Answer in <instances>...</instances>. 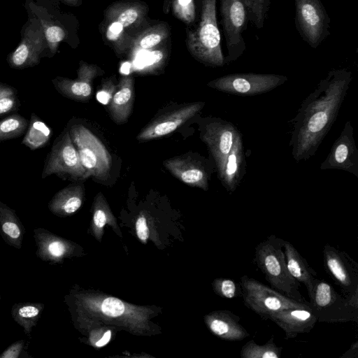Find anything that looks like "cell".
<instances>
[{
  "label": "cell",
  "mask_w": 358,
  "mask_h": 358,
  "mask_svg": "<svg viewBox=\"0 0 358 358\" xmlns=\"http://www.w3.org/2000/svg\"><path fill=\"white\" fill-rule=\"evenodd\" d=\"M44 308L45 304L41 302H18L13 305L10 314L24 334L29 335L36 326Z\"/></svg>",
  "instance_id": "484cf974"
},
{
  "label": "cell",
  "mask_w": 358,
  "mask_h": 358,
  "mask_svg": "<svg viewBox=\"0 0 358 358\" xmlns=\"http://www.w3.org/2000/svg\"><path fill=\"white\" fill-rule=\"evenodd\" d=\"M25 228L14 209L0 201V235L8 245L22 247Z\"/></svg>",
  "instance_id": "cb8c5ba5"
},
{
  "label": "cell",
  "mask_w": 358,
  "mask_h": 358,
  "mask_svg": "<svg viewBox=\"0 0 358 358\" xmlns=\"http://www.w3.org/2000/svg\"><path fill=\"white\" fill-rule=\"evenodd\" d=\"M52 175L63 179L78 181L86 179L78 151L71 138L68 127L54 141L45 159L42 178Z\"/></svg>",
  "instance_id": "ba28073f"
},
{
  "label": "cell",
  "mask_w": 358,
  "mask_h": 358,
  "mask_svg": "<svg viewBox=\"0 0 358 358\" xmlns=\"http://www.w3.org/2000/svg\"><path fill=\"white\" fill-rule=\"evenodd\" d=\"M136 234L138 238L145 241L149 237V229L147 225L146 218L144 216L139 217L136 222Z\"/></svg>",
  "instance_id": "ab89813d"
},
{
  "label": "cell",
  "mask_w": 358,
  "mask_h": 358,
  "mask_svg": "<svg viewBox=\"0 0 358 358\" xmlns=\"http://www.w3.org/2000/svg\"><path fill=\"white\" fill-rule=\"evenodd\" d=\"M283 75L272 73H231L210 81L208 87L222 92L254 96L268 92L287 82Z\"/></svg>",
  "instance_id": "30bf717a"
},
{
  "label": "cell",
  "mask_w": 358,
  "mask_h": 358,
  "mask_svg": "<svg viewBox=\"0 0 358 358\" xmlns=\"http://www.w3.org/2000/svg\"><path fill=\"white\" fill-rule=\"evenodd\" d=\"M201 138L213 157L222 185L233 193L246 173L242 134L231 122L210 117L203 120Z\"/></svg>",
  "instance_id": "7a4b0ae2"
},
{
  "label": "cell",
  "mask_w": 358,
  "mask_h": 358,
  "mask_svg": "<svg viewBox=\"0 0 358 358\" xmlns=\"http://www.w3.org/2000/svg\"><path fill=\"white\" fill-rule=\"evenodd\" d=\"M83 186L71 184L58 191L50 200L48 209L57 216H66L76 213L83 203Z\"/></svg>",
  "instance_id": "603a6c76"
},
{
  "label": "cell",
  "mask_w": 358,
  "mask_h": 358,
  "mask_svg": "<svg viewBox=\"0 0 358 358\" xmlns=\"http://www.w3.org/2000/svg\"><path fill=\"white\" fill-rule=\"evenodd\" d=\"M309 306L320 322L338 323L358 321V304L341 295L324 280L315 278Z\"/></svg>",
  "instance_id": "5b68a950"
},
{
  "label": "cell",
  "mask_w": 358,
  "mask_h": 358,
  "mask_svg": "<svg viewBox=\"0 0 358 358\" xmlns=\"http://www.w3.org/2000/svg\"><path fill=\"white\" fill-rule=\"evenodd\" d=\"M20 106L17 90L0 82V116L18 110Z\"/></svg>",
  "instance_id": "1f68e13d"
},
{
  "label": "cell",
  "mask_w": 358,
  "mask_h": 358,
  "mask_svg": "<svg viewBox=\"0 0 358 358\" xmlns=\"http://www.w3.org/2000/svg\"><path fill=\"white\" fill-rule=\"evenodd\" d=\"M24 340H19L10 345L1 355L0 358H28Z\"/></svg>",
  "instance_id": "8d00e7d4"
},
{
  "label": "cell",
  "mask_w": 358,
  "mask_h": 358,
  "mask_svg": "<svg viewBox=\"0 0 358 358\" xmlns=\"http://www.w3.org/2000/svg\"><path fill=\"white\" fill-rule=\"evenodd\" d=\"M282 348L278 347L271 336L264 345L257 344L253 339L244 344L241 350V358H280Z\"/></svg>",
  "instance_id": "83f0119b"
},
{
  "label": "cell",
  "mask_w": 358,
  "mask_h": 358,
  "mask_svg": "<svg viewBox=\"0 0 358 358\" xmlns=\"http://www.w3.org/2000/svg\"><path fill=\"white\" fill-rule=\"evenodd\" d=\"M117 88L110 79L103 80L101 88L97 92L96 99L103 104H108Z\"/></svg>",
  "instance_id": "f35d334b"
},
{
  "label": "cell",
  "mask_w": 358,
  "mask_h": 358,
  "mask_svg": "<svg viewBox=\"0 0 358 358\" xmlns=\"http://www.w3.org/2000/svg\"><path fill=\"white\" fill-rule=\"evenodd\" d=\"M52 135V129L32 113L22 144L31 150L41 149L49 144Z\"/></svg>",
  "instance_id": "4316f807"
},
{
  "label": "cell",
  "mask_w": 358,
  "mask_h": 358,
  "mask_svg": "<svg viewBox=\"0 0 358 358\" xmlns=\"http://www.w3.org/2000/svg\"><path fill=\"white\" fill-rule=\"evenodd\" d=\"M111 337V332L110 330H108L105 332V334L103 335V336L96 343V347H103L105 345H106L108 341H110Z\"/></svg>",
  "instance_id": "7bdbcfd3"
},
{
  "label": "cell",
  "mask_w": 358,
  "mask_h": 358,
  "mask_svg": "<svg viewBox=\"0 0 358 358\" xmlns=\"http://www.w3.org/2000/svg\"><path fill=\"white\" fill-rule=\"evenodd\" d=\"M164 24H157L142 32L134 41L136 49L148 50L160 44L168 36Z\"/></svg>",
  "instance_id": "f546056e"
},
{
  "label": "cell",
  "mask_w": 358,
  "mask_h": 358,
  "mask_svg": "<svg viewBox=\"0 0 358 358\" xmlns=\"http://www.w3.org/2000/svg\"><path fill=\"white\" fill-rule=\"evenodd\" d=\"M0 303H1V294H0Z\"/></svg>",
  "instance_id": "ee69618b"
},
{
  "label": "cell",
  "mask_w": 358,
  "mask_h": 358,
  "mask_svg": "<svg viewBox=\"0 0 358 358\" xmlns=\"http://www.w3.org/2000/svg\"><path fill=\"white\" fill-rule=\"evenodd\" d=\"M216 17V0H203L199 23L187 34V47L199 62L211 67L225 65Z\"/></svg>",
  "instance_id": "277c9868"
},
{
  "label": "cell",
  "mask_w": 358,
  "mask_h": 358,
  "mask_svg": "<svg viewBox=\"0 0 358 358\" xmlns=\"http://www.w3.org/2000/svg\"><path fill=\"white\" fill-rule=\"evenodd\" d=\"M67 127L85 171L86 178L106 179L111 169L112 159L103 143L83 124H71Z\"/></svg>",
  "instance_id": "8992f818"
},
{
  "label": "cell",
  "mask_w": 358,
  "mask_h": 358,
  "mask_svg": "<svg viewBox=\"0 0 358 358\" xmlns=\"http://www.w3.org/2000/svg\"><path fill=\"white\" fill-rule=\"evenodd\" d=\"M221 24L226 40L225 64L236 61L246 49L242 36L247 29L248 14L242 0H220Z\"/></svg>",
  "instance_id": "8fae6325"
},
{
  "label": "cell",
  "mask_w": 358,
  "mask_h": 358,
  "mask_svg": "<svg viewBox=\"0 0 358 358\" xmlns=\"http://www.w3.org/2000/svg\"><path fill=\"white\" fill-rule=\"evenodd\" d=\"M248 14V20L256 28L262 29L271 5V0H242Z\"/></svg>",
  "instance_id": "4dcf8cb0"
},
{
  "label": "cell",
  "mask_w": 358,
  "mask_h": 358,
  "mask_svg": "<svg viewBox=\"0 0 358 358\" xmlns=\"http://www.w3.org/2000/svg\"><path fill=\"white\" fill-rule=\"evenodd\" d=\"M106 33L107 38L115 45L120 44L126 38L125 29L115 21H108Z\"/></svg>",
  "instance_id": "74e56055"
},
{
  "label": "cell",
  "mask_w": 358,
  "mask_h": 358,
  "mask_svg": "<svg viewBox=\"0 0 358 358\" xmlns=\"http://www.w3.org/2000/svg\"><path fill=\"white\" fill-rule=\"evenodd\" d=\"M34 238L37 248L36 256L44 262L59 263L71 252V244L46 229L35 228Z\"/></svg>",
  "instance_id": "d6986e66"
},
{
  "label": "cell",
  "mask_w": 358,
  "mask_h": 358,
  "mask_svg": "<svg viewBox=\"0 0 358 358\" xmlns=\"http://www.w3.org/2000/svg\"><path fill=\"white\" fill-rule=\"evenodd\" d=\"M145 13V6L139 3H116L107 9L106 17L107 21L117 22L124 29H129L138 26Z\"/></svg>",
  "instance_id": "d4e9b609"
},
{
  "label": "cell",
  "mask_w": 358,
  "mask_h": 358,
  "mask_svg": "<svg viewBox=\"0 0 358 358\" xmlns=\"http://www.w3.org/2000/svg\"><path fill=\"white\" fill-rule=\"evenodd\" d=\"M101 71L100 68L94 64L80 62L76 79L57 76L52 80V83L63 96L76 101L87 102L92 96L93 80Z\"/></svg>",
  "instance_id": "e0dca14e"
},
{
  "label": "cell",
  "mask_w": 358,
  "mask_h": 358,
  "mask_svg": "<svg viewBox=\"0 0 358 358\" xmlns=\"http://www.w3.org/2000/svg\"><path fill=\"white\" fill-rule=\"evenodd\" d=\"M268 320L276 324L285 332V338L290 339L300 334L308 333L317 322L310 308H293L271 314Z\"/></svg>",
  "instance_id": "ac0fdd59"
},
{
  "label": "cell",
  "mask_w": 358,
  "mask_h": 358,
  "mask_svg": "<svg viewBox=\"0 0 358 358\" xmlns=\"http://www.w3.org/2000/svg\"><path fill=\"white\" fill-rule=\"evenodd\" d=\"M239 285L244 305L262 320H266L271 314L285 309L310 308L308 305L291 299L246 275L241 278Z\"/></svg>",
  "instance_id": "52a82bcc"
},
{
  "label": "cell",
  "mask_w": 358,
  "mask_h": 358,
  "mask_svg": "<svg viewBox=\"0 0 358 358\" xmlns=\"http://www.w3.org/2000/svg\"><path fill=\"white\" fill-rule=\"evenodd\" d=\"M29 121L19 113H13L0 120V143L16 138L25 133Z\"/></svg>",
  "instance_id": "f1b7e54d"
},
{
  "label": "cell",
  "mask_w": 358,
  "mask_h": 358,
  "mask_svg": "<svg viewBox=\"0 0 358 358\" xmlns=\"http://www.w3.org/2000/svg\"><path fill=\"white\" fill-rule=\"evenodd\" d=\"M134 99V78L131 76H123L108 103V112L114 122L120 124L127 121L132 112Z\"/></svg>",
  "instance_id": "44dd1931"
},
{
  "label": "cell",
  "mask_w": 358,
  "mask_h": 358,
  "mask_svg": "<svg viewBox=\"0 0 358 358\" xmlns=\"http://www.w3.org/2000/svg\"><path fill=\"white\" fill-rule=\"evenodd\" d=\"M320 169L342 170L358 178V150L355 141L353 127L350 121L345 122Z\"/></svg>",
  "instance_id": "2e32d148"
},
{
  "label": "cell",
  "mask_w": 358,
  "mask_h": 358,
  "mask_svg": "<svg viewBox=\"0 0 358 358\" xmlns=\"http://www.w3.org/2000/svg\"><path fill=\"white\" fill-rule=\"evenodd\" d=\"M284 240L270 235L255 247L254 261L271 287L297 301L308 302L299 292L300 283L289 273L283 250Z\"/></svg>",
  "instance_id": "3957f363"
},
{
  "label": "cell",
  "mask_w": 358,
  "mask_h": 358,
  "mask_svg": "<svg viewBox=\"0 0 358 358\" xmlns=\"http://www.w3.org/2000/svg\"><path fill=\"white\" fill-rule=\"evenodd\" d=\"M48 45L43 27L36 18L30 20L24 31L22 41L8 59L10 67L22 69L39 64Z\"/></svg>",
  "instance_id": "5bb4252c"
},
{
  "label": "cell",
  "mask_w": 358,
  "mask_h": 358,
  "mask_svg": "<svg viewBox=\"0 0 358 358\" xmlns=\"http://www.w3.org/2000/svg\"><path fill=\"white\" fill-rule=\"evenodd\" d=\"M174 15L185 23L194 22L196 16L194 0H173Z\"/></svg>",
  "instance_id": "e575fe53"
},
{
  "label": "cell",
  "mask_w": 358,
  "mask_h": 358,
  "mask_svg": "<svg viewBox=\"0 0 358 358\" xmlns=\"http://www.w3.org/2000/svg\"><path fill=\"white\" fill-rule=\"evenodd\" d=\"M101 310L106 316L117 317L124 313L125 306L121 300L115 297H107L102 301Z\"/></svg>",
  "instance_id": "d590c367"
},
{
  "label": "cell",
  "mask_w": 358,
  "mask_h": 358,
  "mask_svg": "<svg viewBox=\"0 0 358 358\" xmlns=\"http://www.w3.org/2000/svg\"><path fill=\"white\" fill-rule=\"evenodd\" d=\"M324 268L343 296L358 304V264L345 252L332 245L323 248Z\"/></svg>",
  "instance_id": "7c38bea8"
},
{
  "label": "cell",
  "mask_w": 358,
  "mask_h": 358,
  "mask_svg": "<svg viewBox=\"0 0 358 358\" xmlns=\"http://www.w3.org/2000/svg\"><path fill=\"white\" fill-rule=\"evenodd\" d=\"M206 319L210 331L223 340L239 341L250 336L249 332L240 323L241 317L230 310L213 312Z\"/></svg>",
  "instance_id": "ffe728a7"
},
{
  "label": "cell",
  "mask_w": 358,
  "mask_h": 358,
  "mask_svg": "<svg viewBox=\"0 0 358 358\" xmlns=\"http://www.w3.org/2000/svg\"><path fill=\"white\" fill-rule=\"evenodd\" d=\"M213 287L217 295L224 299H231L241 295L240 285L231 278L215 279Z\"/></svg>",
  "instance_id": "836d02e7"
},
{
  "label": "cell",
  "mask_w": 358,
  "mask_h": 358,
  "mask_svg": "<svg viewBox=\"0 0 358 358\" xmlns=\"http://www.w3.org/2000/svg\"><path fill=\"white\" fill-rule=\"evenodd\" d=\"M352 80V72L346 69L331 70L302 101L292 120L289 141L296 162L315 155L336 120Z\"/></svg>",
  "instance_id": "6da1fadb"
},
{
  "label": "cell",
  "mask_w": 358,
  "mask_h": 358,
  "mask_svg": "<svg viewBox=\"0 0 358 358\" xmlns=\"http://www.w3.org/2000/svg\"><path fill=\"white\" fill-rule=\"evenodd\" d=\"M204 102L197 101L180 105L152 119L136 136L140 141H146L166 136L198 114Z\"/></svg>",
  "instance_id": "4fadbf2b"
},
{
  "label": "cell",
  "mask_w": 358,
  "mask_h": 358,
  "mask_svg": "<svg viewBox=\"0 0 358 358\" xmlns=\"http://www.w3.org/2000/svg\"><path fill=\"white\" fill-rule=\"evenodd\" d=\"M295 26L302 39L317 48L330 34V17L320 0H294Z\"/></svg>",
  "instance_id": "9c48e42d"
},
{
  "label": "cell",
  "mask_w": 358,
  "mask_h": 358,
  "mask_svg": "<svg viewBox=\"0 0 358 358\" xmlns=\"http://www.w3.org/2000/svg\"><path fill=\"white\" fill-rule=\"evenodd\" d=\"M164 167L176 178L192 187L208 190L215 165L197 155L179 156L164 162Z\"/></svg>",
  "instance_id": "9a60e30c"
},
{
  "label": "cell",
  "mask_w": 358,
  "mask_h": 358,
  "mask_svg": "<svg viewBox=\"0 0 358 358\" xmlns=\"http://www.w3.org/2000/svg\"><path fill=\"white\" fill-rule=\"evenodd\" d=\"M39 21L43 29L48 48L54 54L57 51L59 43L64 39L66 32L57 24L43 19H39Z\"/></svg>",
  "instance_id": "d6a6232c"
},
{
  "label": "cell",
  "mask_w": 358,
  "mask_h": 358,
  "mask_svg": "<svg viewBox=\"0 0 358 358\" xmlns=\"http://www.w3.org/2000/svg\"><path fill=\"white\" fill-rule=\"evenodd\" d=\"M341 358H357L358 357V342H354L349 349L341 356Z\"/></svg>",
  "instance_id": "b9f144b4"
},
{
  "label": "cell",
  "mask_w": 358,
  "mask_h": 358,
  "mask_svg": "<svg viewBox=\"0 0 358 358\" xmlns=\"http://www.w3.org/2000/svg\"><path fill=\"white\" fill-rule=\"evenodd\" d=\"M283 249L289 273L298 282L305 285L309 296L317 275L316 271L291 243L284 240Z\"/></svg>",
  "instance_id": "7402d4cb"
},
{
  "label": "cell",
  "mask_w": 358,
  "mask_h": 358,
  "mask_svg": "<svg viewBox=\"0 0 358 358\" xmlns=\"http://www.w3.org/2000/svg\"><path fill=\"white\" fill-rule=\"evenodd\" d=\"M94 223L98 228H103L107 222L106 212L102 208H97L93 217Z\"/></svg>",
  "instance_id": "60d3db41"
}]
</instances>
